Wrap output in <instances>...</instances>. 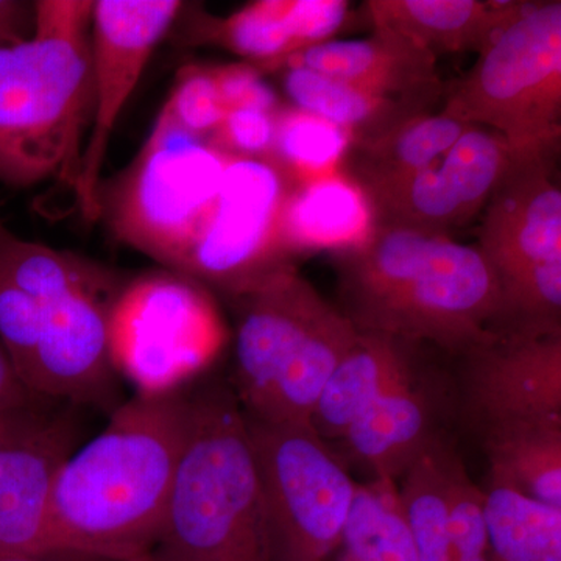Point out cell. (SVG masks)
Returning a JSON list of instances; mask_svg holds the SVG:
<instances>
[{"mask_svg":"<svg viewBox=\"0 0 561 561\" xmlns=\"http://www.w3.org/2000/svg\"><path fill=\"white\" fill-rule=\"evenodd\" d=\"M190 393L136 394L70 454L55 481L62 552L116 561L149 557L160 537L190 427Z\"/></svg>","mask_w":561,"mask_h":561,"instance_id":"6da1fadb","label":"cell"},{"mask_svg":"<svg viewBox=\"0 0 561 561\" xmlns=\"http://www.w3.org/2000/svg\"><path fill=\"white\" fill-rule=\"evenodd\" d=\"M339 309L364 334L431 343L461 356L491 334L500 287L476 245L449 236L373 227L334 251Z\"/></svg>","mask_w":561,"mask_h":561,"instance_id":"7a4b0ae2","label":"cell"},{"mask_svg":"<svg viewBox=\"0 0 561 561\" xmlns=\"http://www.w3.org/2000/svg\"><path fill=\"white\" fill-rule=\"evenodd\" d=\"M31 38L0 49V181L76 186L91 124L90 0H41Z\"/></svg>","mask_w":561,"mask_h":561,"instance_id":"3957f363","label":"cell"},{"mask_svg":"<svg viewBox=\"0 0 561 561\" xmlns=\"http://www.w3.org/2000/svg\"><path fill=\"white\" fill-rule=\"evenodd\" d=\"M186 442L157 546L161 561H273L249 423L236 393H190Z\"/></svg>","mask_w":561,"mask_h":561,"instance_id":"277c9868","label":"cell"},{"mask_svg":"<svg viewBox=\"0 0 561 561\" xmlns=\"http://www.w3.org/2000/svg\"><path fill=\"white\" fill-rule=\"evenodd\" d=\"M231 300L236 398L247 419L311 423L321 391L359 331L291 264Z\"/></svg>","mask_w":561,"mask_h":561,"instance_id":"5b68a950","label":"cell"},{"mask_svg":"<svg viewBox=\"0 0 561 561\" xmlns=\"http://www.w3.org/2000/svg\"><path fill=\"white\" fill-rule=\"evenodd\" d=\"M443 114L507 140L518 157L557 153L561 136V2H519L453 84Z\"/></svg>","mask_w":561,"mask_h":561,"instance_id":"8992f818","label":"cell"},{"mask_svg":"<svg viewBox=\"0 0 561 561\" xmlns=\"http://www.w3.org/2000/svg\"><path fill=\"white\" fill-rule=\"evenodd\" d=\"M230 154L162 106L131 164L99 191L117 241L179 273L219 192Z\"/></svg>","mask_w":561,"mask_h":561,"instance_id":"52a82bcc","label":"cell"},{"mask_svg":"<svg viewBox=\"0 0 561 561\" xmlns=\"http://www.w3.org/2000/svg\"><path fill=\"white\" fill-rule=\"evenodd\" d=\"M556 154L516 157L482 210L476 247L500 287L493 331L561 332V190Z\"/></svg>","mask_w":561,"mask_h":561,"instance_id":"ba28073f","label":"cell"},{"mask_svg":"<svg viewBox=\"0 0 561 561\" xmlns=\"http://www.w3.org/2000/svg\"><path fill=\"white\" fill-rule=\"evenodd\" d=\"M247 423L273 561H327L341 540L359 483L311 423Z\"/></svg>","mask_w":561,"mask_h":561,"instance_id":"9c48e42d","label":"cell"},{"mask_svg":"<svg viewBox=\"0 0 561 561\" xmlns=\"http://www.w3.org/2000/svg\"><path fill=\"white\" fill-rule=\"evenodd\" d=\"M224 343L213 298L180 273L140 276L111 306V360L138 394L183 390L209 367Z\"/></svg>","mask_w":561,"mask_h":561,"instance_id":"30bf717a","label":"cell"},{"mask_svg":"<svg viewBox=\"0 0 561 561\" xmlns=\"http://www.w3.org/2000/svg\"><path fill=\"white\" fill-rule=\"evenodd\" d=\"M291 183L272 160L230 157L180 275L234 297L283 265L280 214Z\"/></svg>","mask_w":561,"mask_h":561,"instance_id":"8fae6325","label":"cell"},{"mask_svg":"<svg viewBox=\"0 0 561 561\" xmlns=\"http://www.w3.org/2000/svg\"><path fill=\"white\" fill-rule=\"evenodd\" d=\"M461 357L463 411L482 446L561 427V332H491Z\"/></svg>","mask_w":561,"mask_h":561,"instance_id":"7c38bea8","label":"cell"},{"mask_svg":"<svg viewBox=\"0 0 561 561\" xmlns=\"http://www.w3.org/2000/svg\"><path fill=\"white\" fill-rule=\"evenodd\" d=\"M183 10L176 0H98L91 21V133L81 153L77 202L99 220V191L111 135L158 43Z\"/></svg>","mask_w":561,"mask_h":561,"instance_id":"4fadbf2b","label":"cell"},{"mask_svg":"<svg viewBox=\"0 0 561 561\" xmlns=\"http://www.w3.org/2000/svg\"><path fill=\"white\" fill-rule=\"evenodd\" d=\"M516 157L501 135L471 125L430 168L364 192L373 227L449 236L485 209Z\"/></svg>","mask_w":561,"mask_h":561,"instance_id":"5bb4252c","label":"cell"},{"mask_svg":"<svg viewBox=\"0 0 561 561\" xmlns=\"http://www.w3.org/2000/svg\"><path fill=\"white\" fill-rule=\"evenodd\" d=\"M113 273L58 295L47 306L25 387L32 394L106 404L114 393L110 311L119 294Z\"/></svg>","mask_w":561,"mask_h":561,"instance_id":"9a60e30c","label":"cell"},{"mask_svg":"<svg viewBox=\"0 0 561 561\" xmlns=\"http://www.w3.org/2000/svg\"><path fill=\"white\" fill-rule=\"evenodd\" d=\"M73 437L69 419H35L0 446V559L62 552L51 500Z\"/></svg>","mask_w":561,"mask_h":561,"instance_id":"2e32d148","label":"cell"},{"mask_svg":"<svg viewBox=\"0 0 561 561\" xmlns=\"http://www.w3.org/2000/svg\"><path fill=\"white\" fill-rule=\"evenodd\" d=\"M345 0H260L227 18L198 13L190 41L225 47L256 69H279L298 51L331 41L348 20Z\"/></svg>","mask_w":561,"mask_h":561,"instance_id":"e0dca14e","label":"cell"},{"mask_svg":"<svg viewBox=\"0 0 561 561\" xmlns=\"http://www.w3.org/2000/svg\"><path fill=\"white\" fill-rule=\"evenodd\" d=\"M300 66L379 95L431 111L443 94L437 58L397 33L373 27L368 38L331 39L291 55L279 69Z\"/></svg>","mask_w":561,"mask_h":561,"instance_id":"ac0fdd59","label":"cell"},{"mask_svg":"<svg viewBox=\"0 0 561 561\" xmlns=\"http://www.w3.org/2000/svg\"><path fill=\"white\" fill-rule=\"evenodd\" d=\"M440 387L424 371L382 394L342 435L351 461L397 482L443 437Z\"/></svg>","mask_w":561,"mask_h":561,"instance_id":"d6986e66","label":"cell"},{"mask_svg":"<svg viewBox=\"0 0 561 561\" xmlns=\"http://www.w3.org/2000/svg\"><path fill=\"white\" fill-rule=\"evenodd\" d=\"M419 350V343L359 332L321 391L311 419L317 434L327 442L341 440L382 394L423 370Z\"/></svg>","mask_w":561,"mask_h":561,"instance_id":"ffe728a7","label":"cell"},{"mask_svg":"<svg viewBox=\"0 0 561 561\" xmlns=\"http://www.w3.org/2000/svg\"><path fill=\"white\" fill-rule=\"evenodd\" d=\"M519 2L479 0H370L365 3L373 27L397 33L435 58L443 54H479L511 20Z\"/></svg>","mask_w":561,"mask_h":561,"instance_id":"44dd1931","label":"cell"},{"mask_svg":"<svg viewBox=\"0 0 561 561\" xmlns=\"http://www.w3.org/2000/svg\"><path fill=\"white\" fill-rule=\"evenodd\" d=\"M370 206L342 171L294 186L280 214V249L287 257L316 250H345L368 238Z\"/></svg>","mask_w":561,"mask_h":561,"instance_id":"7402d4cb","label":"cell"},{"mask_svg":"<svg viewBox=\"0 0 561 561\" xmlns=\"http://www.w3.org/2000/svg\"><path fill=\"white\" fill-rule=\"evenodd\" d=\"M470 127L442 111L419 114L379 138L350 144L341 171L362 192L398 183L434 164Z\"/></svg>","mask_w":561,"mask_h":561,"instance_id":"603a6c76","label":"cell"},{"mask_svg":"<svg viewBox=\"0 0 561 561\" xmlns=\"http://www.w3.org/2000/svg\"><path fill=\"white\" fill-rule=\"evenodd\" d=\"M284 70V90L294 108L337 125L348 133L351 144L379 138L401 122L431 113L409 103L379 98L316 70L300 66Z\"/></svg>","mask_w":561,"mask_h":561,"instance_id":"cb8c5ba5","label":"cell"},{"mask_svg":"<svg viewBox=\"0 0 561 561\" xmlns=\"http://www.w3.org/2000/svg\"><path fill=\"white\" fill-rule=\"evenodd\" d=\"M483 515L491 561H561V508L489 478Z\"/></svg>","mask_w":561,"mask_h":561,"instance_id":"d4e9b609","label":"cell"},{"mask_svg":"<svg viewBox=\"0 0 561 561\" xmlns=\"http://www.w3.org/2000/svg\"><path fill=\"white\" fill-rule=\"evenodd\" d=\"M327 561H419L397 482L357 485L348 522Z\"/></svg>","mask_w":561,"mask_h":561,"instance_id":"484cf974","label":"cell"},{"mask_svg":"<svg viewBox=\"0 0 561 561\" xmlns=\"http://www.w3.org/2000/svg\"><path fill=\"white\" fill-rule=\"evenodd\" d=\"M453 451L451 443L442 437L402 478V511L419 561H453L446 497Z\"/></svg>","mask_w":561,"mask_h":561,"instance_id":"4316f807","label":"cell"},{"mask_svg":"<svg viewBox=\"0 0 561 561\" xmlns=\"http://www.w3.org/2000/svg\"><path fill=\"white\" fill-rule=\"evenodd\" d=\"M350 144L348 133L337 125L294 106H283L276 113L271 160L291 186H300L341 171Z\"/></svg>","mask_w":561,"mask_h":561,"instance_id":"83f0119b","label":"cell"},{"mask_svg":"<svg viewBox=\"0 0 561 561\" xmlns=\"http://www.w3.org/2000/svg\"><path fill=\"white\" fill-rule=\"evenodd\" d=\"M483 449L489 478L561 508V427L524 432L486 443Z\"/></svg>","mask_w":561,"mask_h":561,"instance_id":"f1b7e54d","label":"cell"},{"mask_svg":"<svg viewBox=\"0 0 561 561\" xmlns=\"http://www.w3.org/2000/svg\"><path fill=\"white\" fill-rule=\"evenodd\" d=\"M446 497L453 561H491L483 490L468 474L456 448L449 456Z\"/></svg>","mask_w":561,"mask_h":561,"instance_id":"f546056e","label":"cell"},{"mask_svg":"<svg viewBox=\"0 0 561 561\" xmlns=\"http://www.w3.org/2000/svg\"><path fill=\"white\" fill-rule=\"evenodd\" d=\"M164 108L192 135L210 139L227 113L213 68L190 66L181 70Z\"/></svg>","mask_w":561,"mask_h":561,"instance_id":"4dcf8cb0","label":"cell"},{"mask_svg":"<svg viewBox=\"0 0 561 561\" xmlns=\"http://www.w3.org/2000/svg\"><path fill=\"white\" fill-rule=\"evenodd\" d=\"M276 113L257 108L227 110L220 127L210 136V142L230 157L271 160Z\"/></svg>","mask_w":561,"mask_h":561,"instance_id":"1f68e13d","label":"cell"},{"mask_svg":"<svg viewBox=\"0 0 561 561\" xmlns=\"http://www.w3.org/2000/svg\"><path fill=\"white\" fill-rule=\"evenodd\" d=\"M225 110L257 108L276 113L283 108L272 88L261 79L260 69L251 65L213 68Z\"/></svg>","mask_w":561,"mask_h":561,"instance_id":"d6a6232c","label":"cell"},{"mask_svg":"<svg viewBox=\"0 0 561 561\" xmlns=\"http://www.w3.org/2000/svg\"><path fill=\"white\" fill-rule=\"evenodd\" d=\"M33 27H35L33 3L0 0V49L31 38Z\"/></svg>","mask_w":561,"mask_h":561,"instance_id":"836d02e7","label":"cell"},{"mask_svg":"<svg viewBox=\"0 0 561 561\" xmlns=\"http://www.w3.org/2000/svg\"><path fill=\"white\" fill-rule=\"evenodd\" d=\"M31 398V391L22 383L0 345V413L28 408Z\"/></svg>","mask_w":561,"mask_h":561,"instance_id":"e575fe53","label":"cell"},{"mask_svg":"<svg viewBox=\"0 0 561 561\" xmlns=\"http://www.w3.org/2000/svg\"><path fill=\"white\" fill-rule=\"evenodd\" d=\"M33 420L35 416L28 412V408L0 413V446L20 435Z\"/></svg>","mask_w":561,"mask_h":561,"instance_id":"d590c367","label":"cell"},{"mask_svg":"<svg viewBox=\"0 0 561 561\" xmlns=\"http://www.w3.org/2000/svg\"><path fill=\"white\" fill-rule=\"evenodd\" d=\"M0 561H46L44 559H28V557H9V559H0Z\"/></svg>","mask_w":561,"mask_h":561,"instance_id":"8d00e7d4","label":"cell"},{"mask_svg":"<svg viewBox=\"0 0 561 561\" xmlns=\"http://www.w3.org/2000/svg\"><path fill=\"white\" fill-rule=\"evenodd\" d=\"M138 561H161V560H157V559H154V557L149 556V557H146V559L138 560Z\"/></svg>","mask_w":561,"mask_h":561,"instance_id":"74e56055","label":"cell"}]
</instances>
